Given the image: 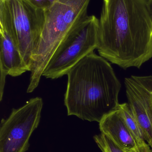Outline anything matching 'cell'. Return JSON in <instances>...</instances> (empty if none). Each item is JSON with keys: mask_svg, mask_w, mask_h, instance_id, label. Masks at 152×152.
I'll return each mask as SVG.
<instances>
[{"mask_svg": "<svg viewBox=\"0 0 152 152\" xmlns=\"http://www.w3.org/2000/svg\"><path fill=\"white\" fill-rule=\"evenodd\" d=\"M118 107L128 128L133 135L137 144L145 141L142 132L128 103L119 104Z\"/></svg>", "mask_w": 152, "mask_h": 152, "instance_id": "obj_10", "label": "cell"}, {"mask_svg": "<svg viewBox=\"0 0 152 152\" xmlns=\"http://www.w3.org/2000/svg\"><path fill=\"white\" fill-rule=\"evenodd\" d=\"M129 105L152 148V76H132L125 80Z\"/></svg>", "mask_w": 152, "mask_h": 152, "instance_id": "obj_7", "label": "cell"}, {"mask_svg": "<svg viewBox=\"0 0 152 152\" xmlns=\"http://www.w3.org/2000/svg\"><path fill=\"white\" fill-rule=\"evenodd\" d=\"M30 4L37 9L47 10L58 0H26Z\"/></svg>", "mask_w": 152, "mask_h": 152, "instance_id": "obj_12", "label": "cell"}, {"mask_svg": "<svg viewBox=\"0 0 152 152\" xmlns=\"http://www.w3.org/2000/svg\"><path fill=\"white\" fill-rule=\"evenodd\" d=\"M147 8L152 22V0H147Z\"/></svg>", "mask_w": 152, "mask_h": 152, "instance_id": "obj_14", "label": "cell"}, {"mask_svg": "<svg viewBox=\"0 0 152 152\" xmlns=\"http://www.w3.org/2000/svg\"><path fill=\"white\" fill-rule=\"evenodd\" d=\"M99 19L88 16L84 22L62 42L49 61L42 76L55 79L68 71L97 49Z\"/></svg>", "mask_w": 152, "mask_h": 152, "instance_id": "obj_5", "label": "cell"}, {"mask_svg": "<svg viewBox=\"0 0 152 152\" xmlns=\"http://www.w3.org/2000/svg\"><path fill=\"white\" fill-rule=\"evenodd\" d=\"M43 105L42 98H31L25 104L12 109L0 126V152H26L29 141L40 122Z\"/></svg>", "mask_w": 152, "mask_h": 152, "instance_id": "obj_6", "label": "cell"}, {"mask_svg": "<svg viewBox=\"0 0 152 152\" xmlns=\"http://www.w3.org/2000/svg\"><path fill=\"white\" fill-rule=\"evenodd\" d=\"M94 139L102 152H126L109 137L102 133L94 136Z\"/></svg>", "mask_w": 152, "mask_h": 152, "instance_id": "obj_11", "label": "cell"}, {"mask_svg": "<svg viewBox=\"0 0 152 152\" xmlns=\"http://www.w3.org/2000/svg\"><path fill=\"white\" fill-rule=\"evenodd\" d=\"M64 104L68 116L100 122L118 107L121 84L110 63L93 52L67 74Z\"/></svg>", "mask_w": 152, "mask_h": 152, "instance_id": "obj_2", "label": "cell"}, {"mask_svg": "<svg viewBox=\"0 0 152 152\" xmlns=\"http://www.w3.org/2000/svg\"><path fill=\"white\" fill-rule=\"evenodd\" d=\"M0 100L1 101L6 76L18 77L30 70L21 56L15 37L2 23H0Z\"/></svg>", "mask_w": 152, "mask_h": 152, "instance_id": "obj_8", "label": "cell"}, {"mask_svg": "<svg viewBox=\"0 0 152 152\" xmlns=\"http://www.w3.org/2000/svg\"><path fill=\"white\" fill-rule=\"evenodd\" d=\"M44 22V10L34 7L26 0H0V23L7 27L15 37L30 71L32 54L39 42Z\"/></svg>", "mask_w": 152, "mask_h": 152, "instance_id": "obj_4", "label": "cell"}, {"mask_svg": "<svg viewBox=\"0 0 152 152\" xmlns=\"http://www.w3.org/2000/svg\"><path fill=\"white\" fill-rule=\"evenodd\" d=\"M90 1L58 0L45 10L43 31L31 58L28 93L38 86L46 67L62 42L86 19Z\"/></svg>", "mask_w": 152, "mask_h": 152, "instance_id": "obj_3", "label": "cell"}, {"mask_svg": "<svg viewBox=\"0 0 152 152\" xmlns=\"http://www.w3.org/2000/svg\"><path fill=\"white\" fill-rule=\"evenodd\" d=\"M99 128L101 133L109 137L124 150H131L137 145L118 107L102 119L99 122Z\"/></svg>", "mask_w": 152, "mask_h": 152, "instance_id": "obj_9", "label": "cell"}, {"mask_svg": "<svg viewBox=\"0 0 152 152\" xmlns=\"http://www.w3.org/2000/svg\"><path fill=\"white\" fill-rule=\"evenodd\" d=\"M150 152H152V148L151 149V151H150Z\"/></svg>", "mask_w": 152, "mask_h": 152, "instance_id": "obj_15", "label": "cell"}, {"mask_svg": "<svg viewBox=\"0 0 152 152\" xmlns=\"http://www.w3.org/2000/svg\"><path fill=\"white\" fill-rule=\"evenodd\" d=\"M126 152H150V145L144 141L141 143L137 144L136 147L131 150H125Z\"/></svg>", "mask_w": 152, "mask_h": 152, "instance_id": "obj_13", "label": "cell"}, {"mask_svg": "<svg viewBox=\"0 0 152 152\" xmlns=\"http://www.w3.org/2000/svg\"><path fill=\"white\" fill-rule=\"evenodd\" d=\"M147 0H103L97 50L124 69L152 58V22Z\"/></svg>", "mask_w": 152, "mask_h": 152, "instance_id": "obj_1", "label": "cell"}]
</instances>
